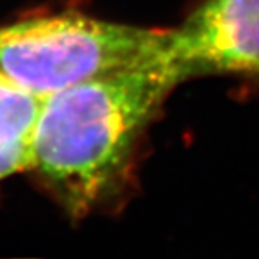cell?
<instances>
[{
	"label": "cell",
	"mask_w": 259,
	"mask_h": 259,
	"mask_svg": "<svg viewBox=\"0 0 259 259\" xmlns=\"http://www.w3.org/2000/svg\"><path fill=\"white\" fill-rule=\"evenodd\" d=\"M44 99L0 75V147L31 141Z\"/></svg>",
	"instance_id": "4"
},
{
	"label": "cell",
	"mask_w": 259,
	"mask_h": 259,
	"mask_svg": "<svg viewBox=\"0 0 259 259\" xmlns=\"http://www.w3.org/2000/svg\"><path fill=\"white\" fill-rule=\"evenodd\" d=\"M33 161L30 144L27 145H11L0 147V180H4L13 174L31 170Z\"/></svg>",
	"instance_id": "5"
},
{
	"label": "cell",
	"mask_w": 259,
	"mask_h": 259,
	"mask_svg": "<svg viewBox=\"0 0 259 259\" xmlns=\"http://www.w3.org/2000/svg\"><path fill=\"white\" fill-rule=\"evenodd\" d=\"M180 83L159 52L44 99L30 141L33 169L72 217L88 215L120 189L139 138Z\"/></svg>",
	"instance_id": "1"
},
{
	"label": "cell",
	"mask_w": 259,
	"mask_h": 259,
	"mask_svg": "<svg viewBox=\"0 0 259 259\" xmlns=\"http://www.w3.org/2000/svg\"><path fill=\"white\" fill-rule=\"evenodd\" d=\"M184 81L206 73L259 75V0H205L161 50Z\"/></svg>",
	"instance_id": "3"
},
{
	"label": "cell",
	"mask_w": 259,
	"mask_h": 259,
	"mask_svg": "<svg viewBox=\"0 0 259 259\" xmlns=\"http://www.w3.org/2000/svg\"><path fill=\"white\" fill-rule=\"evenodd\" d=\"M165 33L73 11L30 17L0 27V75L47 99L156 57Z\"/></svg>",
	"instance_id": "2"
}]
</instances>
